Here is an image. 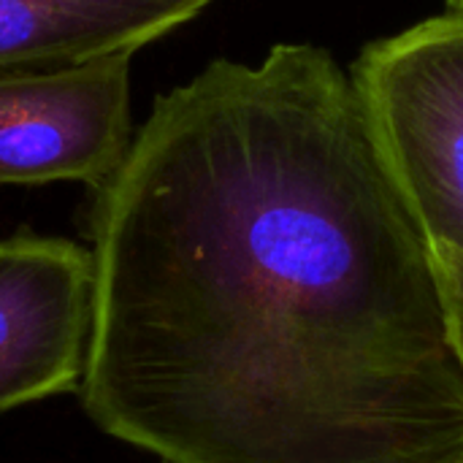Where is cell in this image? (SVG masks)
Here are the masks:
<instances>
[{
	"mask_svg": "<svg viewBox=\"0 0 463 463\" xmlns=\"http://www.w3.org/2000/svg\"><path fill=\"white\" fill-rule=\"evenodd\" d=\"M87 233L103 434L165 463H463L437 255L328 49L160 95Z\"/></svg>",
	"mask_w": 463,
	"mask_h": 463,
	"instance_id": "cell-1",
	"label": "cell"
},
{
	"mask_svg": "<svg viewBox=\"0 0 463 463\" xmlns=\"http://www.w3.org/2000/svg\"><path fill=\"white\" fill-rule=\"evenodd\" d=\"M350 79L410 214L463 255V11L366 43Z\"/></svg>",
	"mask_w": 463,
	"mask_h": 463,
	"instance_id": "cell-2",
	"label": "cell"
},
{
	"mask_svg": "<svg viewBox=\"0 0 463 463\" xmlns=\"http://www.w3.org/2000/svg\"><path fill=\"white\" fill-rule=\"evenodd\" d=\"M130 52L0 71V187L81 182L103 190L128 160Z\"/></svg>",
	"mask_w": 463,
	"mask_h": 463,
	"instance_id": "cell-3",
	"label": "cell"
},
{
	"mask_svg": "<svg viewBox=\"0 0 463 463\" xmlns=\"http://www.w3.org/2000/svg\"><path fill=\"white\" fill-rule=\"evenodd\" d=\"M92 315L90 247L30 231L0 239V415L81 391Z\"/></svg>",
	"mask_w": 463,
	"mask_h": 463,
	"instance_id": "cell-4",
	"label": "cell"
},
{
	"mask_svg": "<svg viewBox=\"0 0 463 463\" xmlns=\"http://www.w3.org/2000/svg\"><path fill=\"white\" fill-rule=\"evenodd\" d=\"M212 0H0V71L130 52L195 19Z\"/></svg>",
	"mask_w": 463,
	"mask_h": 463,
	"instance_id": "cell-5",
	"label": "cell"
},
{
	"mask_svg": "<svg viewBox=\"0 0 463 463\" xmlns=\"http://www.w3.org/2000/svg\"><path fill=\"white\" fill-rule=\"evenodd\" d=\"M434 255H437L439 282H442V293H445V304H448L453 342H456V350H458V358L463 364V255L445 250V247H434Z\"/></svg>",
	"mask_w": 463,
	"mask_h": 463,
	"instance_id": "cell-6",
	"label": "cell"
},
{
	"mask_svg": "<svg viewBox=\"0 0 463 463\" xmlns=\"http://www.w3.org/2000/svg\"><path fill=\"white\" fill-rule=\"evenodd\" d=\"M448 3V8H453V11H463V0H445Z\"/></svg>",
	"mask_w": 463,
	"mask_h": 463,
	"instance_id": "cell-7",
	"label": "cell"
}]
</instances>
